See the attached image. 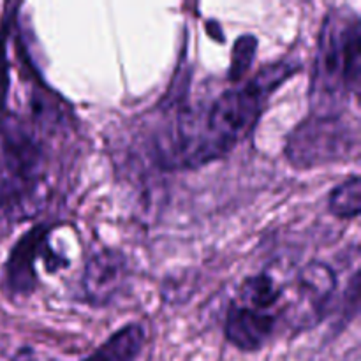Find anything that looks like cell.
I'll use <instances>...</instances> for the list:
<instances>
[{
  "label": "cell",
  "mask_w": 361,
  "mask_h": 361,
  "mask_svg": "<svg viewBox=\"0 0 361 361\" xmlns=\"http://www.w3.org/2000/svg\"><path fill=\"white\" fill-rule=\"evenodd\" d=\"M300 71L302 62L288 55L208 101L190 104L180 94L168 95L164 106L175 111L152 137L154 164L164 171H187L228 157L252 136L271 95Z\"/></svg>",
  "instance_id": "obj_1"
},
{
  "label": "cell",
  "mask_w": 361,
  "mask_h": 361,
  "mask_svg": "<svg viewBox=\"0 0 361 361\" xmlns=\"http://www.w3.org/2000/svg\"><path fill=\"white\" fill-rule=\"evenodd\" d=\"M361 88V20L351 7H331L317 37L309 90V113H349L358 104Z\"/></svg>",
  "instance_id": "obj_2"
},
{
  "label": "cell",
  "mask_w": 361,
  "mask_h": 361,
  "mask_svg": "<svg viewBox=\"0 0 361 361\" xmlns=\"http://www.w3.org/2000/svg\"><path fill=\"white\" fill-rule=\"evenodd\" d=\"M360 152V123L349 113H309L286 140L284 154L300 171L355 159Z\"/></svg>",
  "instance_id": "obj_3"
},
{
  "label": "cell",
  "mask_w": 361,
  "mask_h": 361,
  "mask_svg": "<svg viewBox=\"0 0 361 361\" xmlns=\"http://www.w3.org/2000/svg\"><path fill=\"white\" fill-rule=\"evenodd\" d=\"M55 226L37 224L20 236L11 249L9 257L4 264V288L11 296H28L37 288V270L35 261L42 259L46 271L55 274L69 264L63 254L56 252L51 245Z\"/></svg>",
  "instance_id": "obj_4"
},
{
  "label": "cell",
  "mask_w": 361,
  "mask_h": 361,
  "mask_svg": "<svg viewBox=\"0 0 361 361\" xmlns=\"http://www.w3.org/2000/svg\"><path fill=\"white\" fill-rule=\"evenodd\" d=\"M337 274L323 261H310L296 277V300L286 307L284 317L296 331L310 330L323 323L335 307Z\"/></svg>",
  "instance_id": "obj_5"
},
{
  "label": "cell",
  "mask_w": 361,
  "mask_h": 361,
  "mask_svg": "<svg viewBox=\"0 0 361 361\" xmlns=\"http://www.w3.org/2000/svg\"><path fill=\"white\" fill-rule=\"evenodd\" d=\"M130 267L126 254L104 247L87 259L78 284V300L94 309L111 305L129 284Z\"/></svg>",
  "instance_id": "obj_6"
},
{
  "label": "cell",
  "mask_w": 361,
  "mask_h": 361,
  "mask_svg": "<svg viewBox=\"0 0 361 361\" xmlns=\"http://www.w3.org/2000/svg\"><path fill=\"white\" fill-rule=\"evenodd\" d=\"M281 319L277 314L259 312L231 302L226 312V341L243 353H257L277 335Z\"/></svg>",
  "instance_id": "obj_7"
},
{
  "label": "cell",
  "mask_w": 361,
  "mask_h": 361,
  "mask_svg": "<svg viewBox=\"0 0 361 361\" xmlns=\"http://www.w3.org/2000/svg\"><path fill=\"white\" fill-rule=\"evenodd\" d=\"M282 298H284V288L279 279L270 270H263L256 275H250L242 282L238 296L233 302L247 309L284 317V309L281 307Z\"/></svg>",
  "instance_id": "obj_8"
},
{
  "label": "cell",
  "mask_w": 361,
  "mask_h": 361,
  "mask_svg": "<svg viewBox=\"0 0 361 361\" xmlns=\"http://www.w3.org/2000/svg\"><path fill=\"white\" fill-rule=\"evenodd\" d=\"M147 342V331L140 323H129L109 335L97 349L81 361H136Z\"/></svg>",
  "instance_id": "obj_9"
},
{
  "label": "cell",
  "mask_w": 361,
  "mask_h": 361,
  "mask_svg": "<svg viewBox=\"0 0 361 361\" xmlns=\"http://www.w3.org/2000/svg\"><path fill=\"white\" fill-rule=\"evenodd\" d=\"M328 208L335 217L344 221L358 217L361 212V180L358 175L349 176L331 190L328 197Z\"/></svg>",
  "instance_id": "obj_10"
},
{
  "label": "cell",
  "mask_w": 361,
  "mask_h": 361,
  "mask_svg": "<svg viewBox=\"0 0 361 361\" xmlns=\"http://www.w3.org/2000/svg\"><path fill=\"white\" fill-rule=\"evenodd\" d=\"M257 53V37L252 34L240 35L236 39L235 46H233L231 51V63H229L228 71V80L231 83L238 85L249 74L250 67H252L254 59H256Z\"/></svg>",
  "instance_id": "obj_11"
}]
</instances>
